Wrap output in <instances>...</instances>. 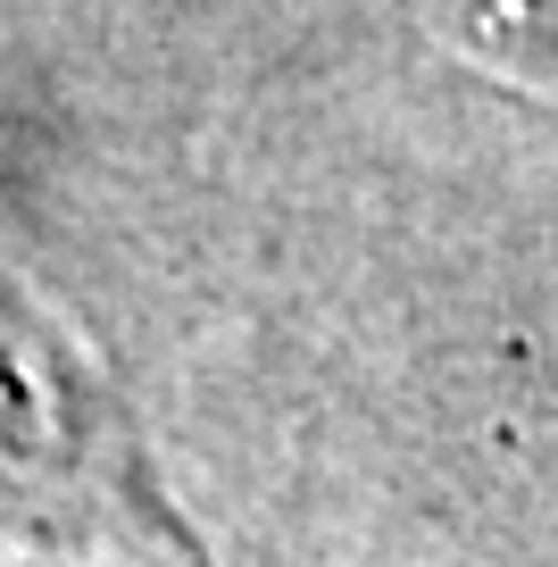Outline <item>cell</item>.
I'll list each match as a JSON object with an SVG mask.
<instances>
[{
  "mask_svg": "<svg viewBox=\"0 0 558 567\" xmlns=\"http://www.w3.org/2000/svg\"><path fill=\"white\" fill-rule=\"evenodd\" d=\"M451 9V42L484 75L558 101V0H442Z\"/></svg>",
  "mask_w": 558,
  "mask_h": 567,
  "instance_id": "obj_1",
  "label": "cell"
}]
</instances>
